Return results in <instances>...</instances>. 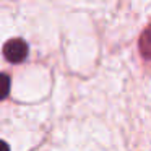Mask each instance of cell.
Wrapping results in <instances>:
<instances>
[{
  "instance_id": "cell-1",
  "label": "cell",
  "mask_w": 151,
  "mask_h": 151,
  "mask_svg": "<svg viewBox=\"0 0 151 151\" xmlns=\"http://www.w3.org/2000/svg\"><path fill=\"white\" fill-rule=\"evenodd\" d=\"M4 55L12 63L23 62L28 55V44L23 39H10L4 46Z\"/></svg>"
},
{
  "instance_id": "cell-2",
  "label": "cell",
  "mask_w": 151,
  "mask_h": 151,
  "mask_svg": "<svg viewBox=\"0 0 151 151\" xmlns=\"http://www.w3.org/2000/svg\"><path fill=\"white\" fill-rule=\"evenodd\" d=\"M138 46H140L141 55H143L145 59H150V60H151V24L143 31V34H141V37H140V42H138Z\"/></svg>"
},
{
  "instance_id": "cell-3",
  "label": "cell",
  "mask_w": 151,
  "mask_h": 151,
  "mask_svg": "<svg viewBox=\"0 0 151 151\" xmlns=\"http://www.w3.org/2000/svg\"><path fill=\"white\" fill-rule=\"evenodd\" d=\"M10 93V78L5 73H0V101L5 99Z\"/></svg>"
},
{
  "instance_id": "cell-4",
  "label": "cell",
  "mask_w": 151,
  "mask_h": 151,
  "mask_svg": "<svg viewBox=\"0 0 151 151\" xmlns=\"http://www.w3.org/2000/svg\"><path fill=\"white\" fill-rule=\"evenodd\" d=\"M8 148H10V146H8L5 141H0V150H8Z\"/></svg>"
}]
</instances>
